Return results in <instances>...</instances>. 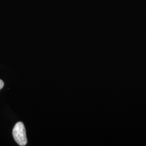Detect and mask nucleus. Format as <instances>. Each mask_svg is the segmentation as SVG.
<instances>
[{"label": "nucleus", "instance_id": "2", "mask_svg": "<svg viewBox=\"0 0 146 146\" xmlns=\"http://www.w3.org/2000/svg\"><path fill=\"white\" fill-rule=\"evenodd\" d=\"M3 86H4V82H3V81L2 80H1L0 79V90L2 89V88L3 87Z\"/></svg>", "mask_w": 146, "mask_h": 146}, {"label": "nucleus", "instance_id": "1", "mask_svg": "<svg viewBox=\"0 0 146 146\" xmlns=\"http://www.w3.org/2000/svg\"><path fill=\"white\" fill-rule=\"evenodd\" d=\"M13 136L16 142L20 146H24L27 143L26 131L24 124L22 122L16 123L13 129Z\"/></svg>", "mask_w": 146, "mask_h": 146}]
</instances>
